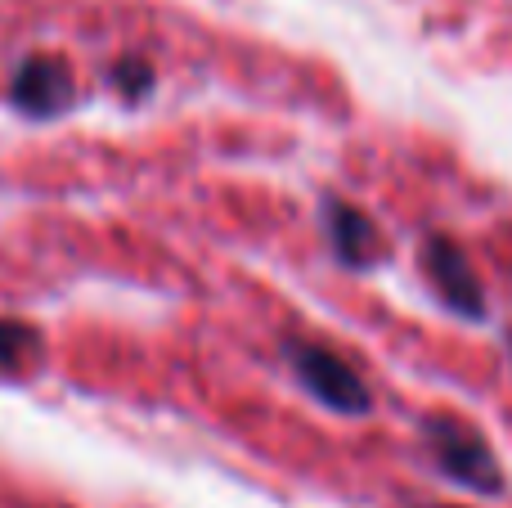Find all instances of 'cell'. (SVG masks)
<instances>
[{
	"instance_id": "cell-1",
	"label": "cell",
	"mask_w": 512,
	"mask_h": 508,
	"mask_svg": "<svg viewBox=\"0 0 512 508\" xmlns=\"http://www.w3.org/2000/svg\"><path fill=\"white\" fill-rule=\"evenodd\" d=\"M423 441L432 450L436 468L450 482H459L472 495H499L504 491V468H499L495 450L486 446L481 432H472L468 423L450 419V414H432L423 423Z\"/></svg>"
},
{
	"instance_id": "cell-2",
	"label": "cell",
	"mask_w": 512,
	"mask_h": 508,
	"mask_svg": "<svg viewBox=\"0 0 512 508\" xmlns=\"http://www.w3.org/2000/svg\"><path fill=\"white\" fill-rule=\"evenodd\" d=\"M288 360H292V374L301 378V387H306L319 405H328L333 414L360 419V414L373 410V396H369V387H364V378L355 374L342 356H333L328 347L288 342Z\"/></svg>"
},
{
	"instance_id": "cell-3",
	"label": "cell",
	"mask_w": 512,
	"mask_h": 508,
	"mask_svg": "<svg viewBox=\"0 0 512 508\" xmlns=\"http://www.w3.org/2000/svg\"><path fill=\"white\" fill-rule=\"evenodd\" d=\"M423 266H427V275H432L441 302L450 306L454 315H463V320H481V315H486V293H481V279H477V270H472L468 252H463L454 239L432 234V239H427V248H423Z\"/></svg>"
},
{
	"instance_id": "cell-4",
	"label": "cell",
	"mask_w": 512,
	"mask_h": 508,
	"mask_svg": "<svg viewBox=\"0 0 512 508\" xmlns=\"http://www.w3.org/2000/svg\"><path fill=\"white\" fill-rule=\"evenodd\" d=\"M14 104L32 117H50L68 104L72 95V77H68V63L59 54H32V59L18 63L14 72V86H9Z\"/></svg>"
},
{
	"instance_id": "cell-5",
	"label": "cell",
	"mask_w": 512,
	"mask_h": 508,
	"mask_svg": "<svg viewBox=\"0 0 512 508\" xmlns=\"http://www.w3.org/2000/svg\"><path fill=\"white\" fill-rule=\"evenodd\" d=\"M324 225H328V239H333V252L346 261V266L364 270L382 257V234L360 207L342 203V198H328L324 203Z\"/></svg>"
},
{
	"instance_id": "cell-6",
	"label": "cell",
	"mask_w": 512,
	"mask_h": 508,
	"mask_svg": "<svg viewBox=\"0 0 512 508\" xmlns=\"http://www.w3.org/2000/svg\"><path fill=\"white\" fill-rule=\"evenodd\" d=\"M36 351V333L18 320H0V374H18Z\"/></svg>"
},
{
	"instance_id": "cell-7",
	"label": "cell",
	"mask_w": 512,
	"mask_h": 508,
	"mask_svg": "<svg viewBox=\"0 0 512 508\" xmlns=\"http://www.w3.org/2000/svg\"><path fill=\"white\" fill-rule=\"evenodd\" d=\"M113 86L122 90L126 99H140L153 90V68L144 59H135V54H122V59L113 63Z\"/></svg>"
},
{
	"instance_id": "cell-8",
	"label": "cell",
	"mask_w": 512,
	"mask_h": 508,
	"mask_svg": "<svg viewBox=\"0 0 512 508\" xmlns=\"http://www.w3.org/2000/svg\"><path fill=\"white\" fill-rule=\"evenodd\" d=\"M436 508H445V504H436Z\"/></svg>"
}]
</instances>
